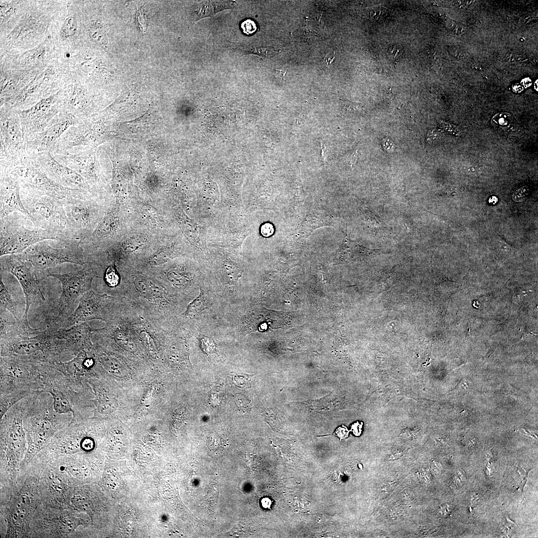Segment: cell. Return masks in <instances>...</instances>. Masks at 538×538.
Returning a JSON list of instances; mask_svg holds the SVG:
<instances>
[{
  "label": "cell",
  "mask_w": 538,
  "mask_h": 538,
  "mask_svg": "<svg viewBox=\"0 0 538 538\" xmlns=\"http://www.w3.org/2000/svg\"><path fill=\"white\" fill-rule=\"evenodd\" d=\"M69 222L80 241L88 237L104 214L105 208L92 197L62 200Z\"/></svg>",
  "instance_id": "2e32d148"
},
{
  "label": "cell",
  "mask_w": 538,
  "mask_h": 538,
  "mask_svg": "<svg viewBox=\"0 0 538 538\" xmlns=\"http://www.w3.org/2000/svg\"><path fill=\"white\" fill-rule=\"evenodd\" d=\"M336 432L338 437L342 439L347 437L349 431L345 426L343 425L342 427L338 428Z\"/></svg>",
  "instance_id": "bcb514c9"
},
{
  "label": "cell",
  "mask_w": 538,
  "mask_h": 538,
  "mask_svg": "<svg viewBox=\"0 0 538 538\" xmlns=\"http://www.w3.org/2000/svg\"><path fill=\"white\" fill-rule=\"evenodd\" d=\"M207 308L204 292L200 289L199 295L188 304L183 314L187 318L193 319Z\"/></svg>",
  "instance_id": "83f0119b"
},
{
  "label": "cell",
  "mask_w": 538,
  "mask_h": 538,
  "mask_svg": "<svg viewBox=\"0 0 538 538\" xmlns=\"http://www.w3.org/2000/svg\"><path fill=\"white\" fill-rule=\"evenodd\" d=\"M72 418L71 414L56 412L52 397L48 393L37 392L25 398L23 426L27 449L20 473L57 432L70 424Z\"/></svg>",
  "instance_id": "7a4b0ae2"
},
{
  "label": "cell",
  "mask_w": 538,
  "mask_h": 538,
  "mask_svg": "<svg viewBox=\"0 0 538 538\" xmlns=\"http://www.w3.org/2000/svg\"><path fill=\"white\" fill-rule=\"evenodd\" d=\"M43 51L40 46L35 49L30 50L24 53L20 58H22V62L24 63L30 62L31 60L39 57Z\"/></svg>",
  "instance_id": "74e56055"
},
{
  "label": "cell",
  "mask_w": 538,
  "mask_h": 538,
  "mask_svg": "<svg viewBox=\"0 0 538 538\" xmlns=\"http://www.w3.org/2000/svg\"><path fill=\"white\" fill-rule=\"evenodd\" d=\"M0 282V309L7 310L17 320H21L24 313L25 307L14 298L13 295L3 282L1 274Z\"/></svg>",
  "instance_id": "484cf974"
},
{
  "label": "cell",
  "mask_w": 538,
  "mask_h": 538,
  "mask_svg": "<svg viewBox=\"0 0 538 538\" xmlns=\"http://www.w3.org/2000/svg\"><path fill=\"white\" fill-rule=\"evenodd\" d=\"M335 59L334 51L329 52L322 60V65L326 68H329L334 63Z\"/></svg>",
  "instance_id": "7bdbcfd3"
},
{
  "label": "cell",
  "mask_w": 538,
  "mask_h": 538,
  "mask_svg": "<svg viewBox=\"0 0 538 538\" xmlns=\"http://www.w3.org/2000/svg\"><path fill=\"white\" fill-rule=\"evenodd\" d=\"M233 1H204L195 5L193 13L196 20L211 16L224 9L232 7Z\"/></svg>",
  "instance_id": "4316f807"
},
{
  "label": "cell",
  "mask_w": 538,
  "mask_h": 538,
  "mask_svg": "<svg viewBox=\"0 0 538 538\" xmlns=\"http://www.w3.org/2000/svg\"><path fill=\"white\" fill-rule=\"evenodd\" d=\"M42 503L38 480L26 469L7 497L0 501V538H29L32 518Z\"/></svg>",
  "instance_id": "6da1fadb"
},
{
  "label": "cell",
  "mask_w": 538,
  "mask_h": 538,
  "mask_svg": "<svg viewBox=\"0 0 538 538\" xmlns=\"http://www.w3.org/2000/svg\"><path fill=\"white\" fill-rule=\"evenodd\" d=\"M0 219L14 212H19L25 219L30 220V215L21 200L20 187L17 178L4 170H0Z\"/></svg>",
  "instance_id": "cb8c5ba5"
},
{
  "label": "cell",
  "mask_w": 538,
  "mask_h": 538,
  "mask_svg": "<svg viewBox=\"0 0 538 538\" xmlns=\"http://www.w3.org/2000/svg\"><path fill=\"white\" fill-rule=\"evenodd\" d=\"M25 398L0 419V495H7L16 484L27 449L23 426Z\"/></svg>",
  "instance_id": "3957f363"
},
{
  "label": "cell",
  "mask_w": 538,
  "mask_h": 538,
  "mask_svg": "<svg viewBox=\"0 0 538 538\" xmlns=\"http://www.w3.org/2000/svg\"><path fill=\"white\" fill-rule=\"evenodd\" d=\"M26 469L38 480L42 504L60 509H71V498L75 486L66 473L50 463L29 464Z\"/></svg>",
  "instance_id": "4fadbf2b"
},
{
  "label": "cell",
  "mask_w": 538,
  "mask_h": 538,
  "mask_svg": "<svg viewBox=\"0 0 538 538\" xmlns=\"http://www.w3.org/2000/svg\"><path fill=\"white\" fill-rule=\"evenodd\" d=\"M90 35L94 40L102 44H106L108 42V38L106 33L102 29L99 27H93L91 28Z\"/></svg>",
  "instance_id": "836d02e7"
},
{
  "label": "cell",
  "mask_w": 538,
  "mask_h": 538,
  "mask_svg": "<svg viewBox=\"0 0 538 538\" xmlns=\"http://www.w3.org/2000/svg\"><path fill=\"white\" fill-rule=\"evenodd\" d=\"M530 189L528 186H523L517 190L512 196L513 200L517 202H522L528 197Z\"/></svg>",
  "instance_id": "f35d334b"
},
{
  "label": "cell",
  "mask_w": 538,
  "mask_h": 538,
  "mask_svg": "<svg viewBox=\"0 0 538 538\" xmlns=\"http://www.w3.org/2000/svg\"><path fill=\"white\" fill-rule=\"evenodd\" d=\"M242 28L246 33H252L256 30V26L255 23L251 20H247L242 24Z\"/></svg>",
  "instance_id": "ee69618b"
},
{
  "label": "cell",
  "mask_w": 538,
  "mask_h": 538,
  "mask_svg": "<svg viewBox=\"0 0 538 538\" xmlns=\"http://www.w3.org/2000/svg\"><path fill=\"white\" fill-rule=\"evenodd\" d=\"M13 9L10 5H0V20L3 22L6 18H8L12 14Z\"/></svg>",
  "instance_id": "b9f144b4"
},
{
  "label": "cell",
  "mask_w": 538,
  "mask_h": 538,
  "mask_svg": "<svg viewBox=\"0 0 538 538\" xmlns=\"http://www.w3.org/2000/svg\"><path fill=\"white\" fill-rule=\"evenodd\" d=\"M403 52V48L399 44H392L388 49V53L389 56L394 61L399 60Z\"/></svg>",
  "instance_id": "ab89813d"
},
{
  "label": "cell",
  "mask_w": 538,
  "mask_h": 538,
  "mask_svg": "<svg viewBox=\"0 0 538 538\" xmlns=\"http://www.w3.org/2000/svg\"><path fill=\"white\" fill-rule=\"evenodd\" d=\"M95 152L82 151L77 153L65 152L52 155L58 162L78 173L90 186L103 187L105 184L99 170Z\"/></svg>",
  "instance_id": "7402d4cb"
},
{
  "label": "cell",
  "mask_w": 538,
  "mask_h": 538,
  "mask_svg": "<svg viewBox=\"0 0 538 538\" xmlns=\"http://www.w3.org/2000/svg\"><path fill=\"white\" fill-rule=\"evenodd\" d=\"M77 23L74 16H68L64 21L60 30L62 38L67 39L75 35L77 31Z\"/></svg>",
  "instance_id": "4dcf8cb0"
},
{
  "label": "cell",
  "mask_w": 538,
  "mask_h": 538,
  "mask_svg": "<svg viewBox=\"0 0 538 538\" xmlns=\"http://www.w3.org/2000/svg\"><path fill=\"white\" fill-rule=\"evenodd\" d=\"M489 201L490 203L494 204L497 202L498 199L496 196H492L490 198Z\"/></svg>",
  "instance_id": "816d5d0a"
},
{
  "label": "cell",
  "mask_w": 538,
  "mask_h": 538,
  "mask_svg": "<svg viewBox=\"0 0 538 538\" xmlns=\"http://www.w3.org/2000/svg\"><path fill=\"white\" fill-rule=\"evenodd\" d=\"M29 164L38 168L50 179L63 186L91 192L84 179L76 171L55 159L51 151L30 156Z\"/></svg>",
  "instance_id": "ffe728a7"
},
{
  "label": "cell",
  "mask_w": 538,
  "mask_h": 538,
  "mask_svg": "<svg viewBox=\"0 0 538 538\" xmlns=\"http://www.w3.org/2000/svg\"><path fill=\"white\" fill-rule=\"evenodd\" d=\"M521 83L525 88L530 87L532 84L531 80L529 78H525L521 81Z\"/></svg>",
  "instance_id": "c3c4849f"
},
{
  "label": "cell",
  "mask_w": 538,
  "mask_h": 538,
  "mask_svg": "<svg viewBox=\"0 0 538 538\" xmlns=\"http://www.w3.org/2000/svg\"><path fill=\"white\" fill-rule=\"evenodd\" d=\"M262 503L263 506L265 508H269L271 505V502L268 498H265L262 500Z\"/></svg>",
  "instance_id": "681fc988"
},
{
  "label": "cell",
  "mask_w": 538,
  "mask_h": 538,
  "mask_svg": "<svg viewBox=\"0 0 538 538\" xmlns=\"http://www.w3.org/2000/svg\"><path fill=\"white\" fill-rule=\"evenodd\" d=\"M234 401L240 410L245 412L250 410L251 407L250 402H248L244 395L241 394H236L234 397Z\"/></svg>",
  "instance_id": "8d00e7d4"
},
{
  "label": "cell",
  "mask_w": 538,
  "mask_h": 538,
  "mask_svg": "<svg viewBox=\"0 0 538 538\" xmlns=\"http://www.w3.org/2000/svg\"><path fill=\"white\" fill-rule=\"evenodd\" d=\"M103 273L104 274L103 277L106 287L110 289L118 286L119 282V277L114 265L110 263L106 268L104 272L99 273L97 276L98 277L99 275Z\"/></svg>",
  "instance_id": "f546056e"
},
{
  "label": "cell",
  "mask_w": 538,
  "mask_h": 538,
  "mask_svg": "<svg viewBox=\"0 0 538 538\" xmlns=\"http://www.w3.org/2000/svg\"><path fill=\"white\" fill-rule=\"evenodd\" d=\"M201 346L204 353L206 354L214 353L216 349V344L213 340L208 336H204L202 338Z\"/></svg>",
  "instance_id": "e575fe53"
},
{
  "label": "cell",
  "mask_w": 538,
  "mask_h": 538,
  "mask_svg": "<svg viewBox=\"0 0 538 538\" xmlns=\"http://www.w3.org/2000/svg\"><path fill=\"white\" fill-rule=\"evenodd\" d=\"M222 271L229 283L236 285L242 275V272L237 264L231 260H225L222 266Z\"/></svg>",
  "instance_id": "f1b7e54d"
},
{
  "label": "cell",
  "mask_w": 538,
  "mask_h": 538,
  "mask_svg": "<svg viewBox=\"0 0 538 538\" xmlns=\"http://www.w3.org/2000/svg\"><path fill=\"white\" fill-rule=\"evenodd\" d=\"M50 331L56 337L66 341L78 353L93 346L91 341L92 330L86 322H78L67 328Z\"/></svg>",
  "instance_id": "d4e9b609"
},
{
  "label": "cell",
  "mask_w": 538,
  "mask_h": 538,
  "mask_svg": "<svg viewBox=\"0 0 538 538\" xmlns=\"http://www.w3.org/2000/svg\"><path fill=\"white\" fill-rule=\"evenodd\" d=\"M43 392L50 394L54 409L58 413L71 414L70 424L85 421L88 405V383L73 380L49 364L42 368Z\"/></svg>",
  "instance_id": "5b68a950"
},
{
  "label": "cell",
  "mask_w": 538,
  "mask_h": 538,
  "mask_svg": "<svg viewBox=\"0 0 538 538\" xmlns=\"http://www.w3.org/2000/svg\"><path fill=\"white\" fill-rule=\"evenodd\" d=\"M87 454L65 455L47 463L66 473L76 487L87 484L95 471V462Z\"/></svg>",
  "instance_id": "603a6c76"
},
{
  "label": "cell",
  "mask_w": 538,
  "mask_h": 538,
  "mask_svg": "<svg viewBox=\"0 0 538 538\" xmlns=\"http://www.w3.org/2000/svg\"><path fill=\"white\" fill-rule=\"evenodd\" d=\"M277 52L278 51L274 49L268 47H255L246 50L247 53L265 57L271 56Z\"/></svg>",
  "instance_id": "d590c367"
},
{
  "label": "cell",
  "mask_w": 538,
  "mask_h": 538,
  "mask_svg": "<svg viewBox=\"0 0 538 538\" xmlns=\"http://www.w3.org/2000/svg\"><path fill=\"white\" fill-rule=\"evenodd\" d=\"M287 69L284 67H281L279 68L277 70L278 73L279 74V75L281 76L282 77H285L287 73Z\"/></svg>",
  "instance_id": "f907efd6"
},
{
  "label": "cell",
  "mask_w": 538,
  "mask_h": 538,
  "mask_svg": "<svg viewBox=\"0 0 538 538\" xmlns=\"http://www.w3.org/2000/svg\"><path fill=\"white\" fill-rule=\"evenodd\" d=\"M0 356H14L46 364L65 362L78 353L65 340L47 328L32 334L0 339Z\"/></svg>",
  "instance_id": "277c9868"
},
{
  "label": "cell",
  "mask_w": 538,
  "mask_h": 538,
  "mask_svg": "<svg viewBox=\"0 0 538 538\" xmlns=\"http://www.w3.org/2000/svg\"><path fill=\"white\" fill-rule=\"evenodd\" d=\"M62 110V96L59 91L27 109L18 111L26 142L48 127Z\"/></svg>",
  "instance_id": "e0dca14e"
},
{
  "label": "cell",
  "mask_w": 538,
  "mask_h": 538,
  "mask_svg": "<svg viewBox=\"0 0 538 538\" xmlns=\"http://www.w3.org/2000/svg\"><path fill=\"white\" fill-rule=\"evenodd\" d=\"M136 17L140 29L144 32L146 29V19L142 8H140L137 11Z\"/></svg>",
  "instance_id": "60d3db41"
},
{
  "label": "cell",
  "mask_w": 538,
  "mask_h": 538,
  "mask_svg": "<svg viewBox=\"0 0 538 538\" xmlns=\"http://www.w3.org/2000/svg\"><path fill=\"white\" fill-rule=\"evenodd\" d=\"M253 375L244 373H237L233 377V381L235 385L240 388H250L251 380Z\"/></svg>",
  "instance_id": "1f68e13d"
},
{
  "label": "cell",
  "mask_w": 538,
  "mask_h": 538,
  "mask_svg": "<svg viewBox=\"0 0 538 538\" xmlns=\"http://www.w3.org/2000/svg\"><path fill=\"white\" fill-rule=\"evenodd\" d=\"M96 276V269L90 263H86L83 269L79 270L59 273L47 270L42 274L40 280L53 277L60 281L62 287L60 296L46 315V328L54 331L60 328L73 313L81 297L91 290L92 282Z\"/></svg>",
  "instance_id": "8992f818"
},
{
  "label": "cell",
  "mask_w": 538,
  "mask_h": 538,
  "mask_svg": "<svg viewBox=\"0 0 538 538\" xmlns=\"http://www.w3.org/2000/svg\"><path fill=\"white\" fill-rule=\"evenodd\" d=\"M90 524L88 516L83 512L41 504L32 518L30 538H83Z\"/></svg>",
  "instance_id": "52a82bcc"
},
{
  "label": "cell",
  "mask_w": 538,
  "mask_h": 538,
  "mask_svg": "<svg viewBox=\"0 0 538 538\" xmlns=\"http://www.w3.org/2000/svg\"><path fill=\"white\" fill-rule=\"evenodd\" d=\"M118 308V303L115 298L106 293L97 294L91 290L81 297L73 313L60 328H67L78 322L93 319L106 322L115 315Z\"/></svg>",
  "instance_id": "d6986e66"
},
{
  "label": "cell",
  "mask_w": 538,
  "mask_h": 538,
  "mask_svg": "<svg viewBox=\"0 0 538 538\" xmlns=\"http://www.w3.org/2000/svg\"><path fill=\"white\" fill-rule=\"evenodd\" d=\"M362 424V422L361 424H360L358 421H357L352 425L351 430H352L355 435L358 436L360 434Z\"/></svg>",
  "instance_id": "7dc6e473"
},
{
  "label": "cell",
  "mask_w": 538,
  "mask_h": 538,
  "mask_svg": "<svg viewBox=\"0 0 538 538\" xmlns=\"http://www.w3.org/2000/svg\"><path fill=\"white\" fill-rule=\"evenodd\" d=\"M511 115L507 113H500L495 115L492 119V124L496 126L504 127L509 125Z\"/></svg>",
  "instance_id": "d6a6232c"
},
{
  "label": "cell",
  "mask_w": 538,
  "mask_h": 538,
  "mask_svg": "<svg viewBox=\"0 0 538 538\" xmlns=\"http://www.w3.org/2000/svg\"><path fill=\"white\" fill-rule=\"evenodd\" d=\"M42 364L14 356H0V394L13 393L24 398L43 392Z\"/></svg>",
  "instance_id": "9c48e42d"
},
{
  "label": "cell",
  "mask_w": 538,
  "mask_h": 538,
  "mask_svg": "<svg viewBox=\"0 0 538 538\" xmlns=\"http://www.w3.org/2000/svg\"><path fill=\"white\" fill-rule=\"evenodd\" d=\"M80 121L64 110L53 119L43 131L26 142L29 157L46 151H52L58 140L71 126Z\"/></svg>",
  "instance_id": "44dd1931"
},
{
  "label": "cell",
  "mask_w": 538,
  "mask_h": 538,
  "mask_svg": "<svg viewBox=\"0 0 538 538\" xmlns=\"http://www.w3.org/2000/svg\"><path fill=\"white\" fill-rule=\"evenodd\" d=\"M21 258L32 267L37 278L50 268L64 263L84 266L86 263L80 241L74 240L61 249L52 248L45 241L39 242L19 254Z\"/></svg>",
  "instance_id": "7c38bea8"
},
{
  "label": "cell",
  "mask_w": 538,
  "mask_h": 538,
  "mask_svg": "<svg viewBox=\"0 0 538 538\" xmlns=\"http://www.w3.org/2000/svg\"><path fill=\"white\" fill-rule=\"evenodd\" d=\"M0 170H6L14 175L19 181L20 189L37 192L61 200L71 197H91L89 192L68 188L57 183L31 164Z\"/></svg>",
  "instance_id": "9a60e30c"
},
{
  "label": "cell",
  "mask_w": 538,
  "mask_h": 538,
  "mask_svg": "<svg viewBox=\"0 0 538 538\" xmlns=\"http://www.w3.org/2000/svg\"><path fill=\"white\" fill-rule=\"evenodd\" d=\"M91 427L86 421L69 424L57 432L30 463L43 464L61 456L91 452L95 447Z\"/></svg>",
  "instance_id": "30bf717a"
},
{
  "label": "cell",
  "mask_w": 538,
  "mask_h": 538,
  "mask_svg": "<svg viewBox=\"0 0 538 538\" xmlns=\"http://www.w3.org/2000/svg\"><path fill=\"white\" fill-rule=\"evenodd\" d=\"M262 234L265 236H269L273 232V228L269 223L263 225L261 228Z\"/></svg>",
  "instance_id": "f6af8a7d"
},
{
  "label": "cell",
  "mask_w": 538,
  "mask_h": 538,
  "mask_svg": "<svg viewBox=\"0 0 538 538\" xmlns=\"http://www.w3.org/2000/svg\"><path fill=\"white\" fill-rule=\"evenodd\" d=\"M23 260L19 254L9 255L0 257V273L7 272L13 275L17 279L23 291L25 308L21 320L29 323L28 314L30 306L37 298L44 300L39 284V280L35 274L32 266Z\"/></svg>",
  "instance_id": "ac0fdd59"
},
{
  "label": "cell",
  "mask_w": 538,
  "mask_h": 538,
  "mask_svg": "<svg viewBox=\"0 0 538 538\" xmlns=\"http://www.w3.org/2000/svg\"><path fill=\"white\" fill-rule=\"evenodd\" d=\"M0 169L27 165L29 162L18 111L8 106L0 111Z\"/></svg>",
  "instance_id": "8fae6325"
},
{
  "label": "cell",
  "mask_w": 538,
  "mask_h": 538,
  "mask_svg": "<svg viewBox=\"0 0 538 538\" xmlns=\"http://www.w3.org/2000/svg\"><path fill=\"white\" fill-rule=\"evenodd\" d=\"M20 196L35 228L54 235L58 242L66 244L78 240L67 219L62 200L23 189H20Z\"/></svg>",
  "instance_id": "ba28073f"
},
{
  "label": "cell",
  "mask_w": 538,
  "mask_h": 538,
  "mask_svg": "<svg viewBox=\"0 0 538 538\" xmlns=\"http://www.w3.org/2000/svg\"><path fill=\"white\" fill-rule=\"evenodd\" d=\"M0 256L18 255L30 246L46 240L58 241L54 235L40 229L29 230L22 220L9 214L0 219Z\"/></svg>",
  "instance_id": "5bb4252c"
},
{
  "label": "cell",
  "mask_w": 538,
  "mask_h": 538,
  "mask_svg": "<svg viewBox=\"0 0 538 538\" xmlns=\"http://www.w3.org/2000/svg\"><path fill=\"white\" fill-rule=\"evenodd\" d=\"M534 87L535 89L537 90V91H538V80H537V81H536V82H535Z\"/></svg>",
  "instance_id": "f5cc1de1"
}]
</instances>
